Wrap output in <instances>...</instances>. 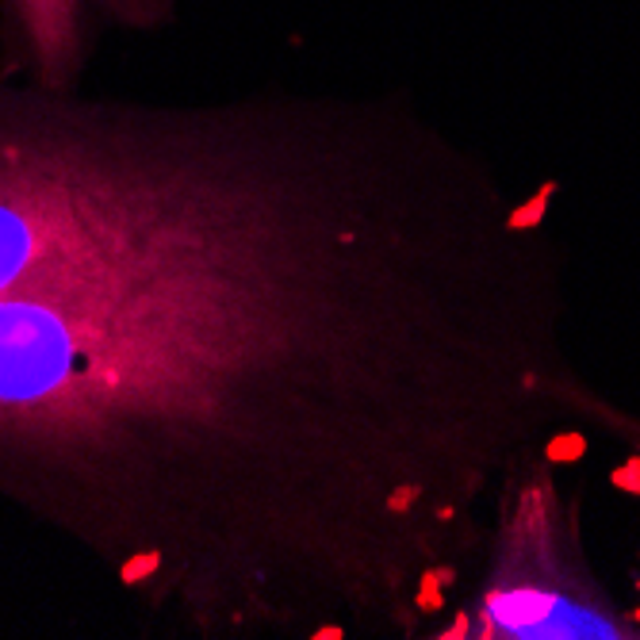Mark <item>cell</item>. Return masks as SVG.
Listing matches in <instances>:
<instances>
[{"mask_svg": "<svg viewBox=\"0 0 640 640\" xmlns=\"http://www.w3.org/2000/svg\"><path fill=\"white\" fill-rule=\"evenodd\" d=\"M406 135L0 296V506L196 640L414 636L460 587ZM476 488L468 480H456Z\"/></svg>", "mask_w": 640, "mask_h": 640, "instance_id": "6da1fadb", "label": "cell"}, {"mask_svg": "<svg viewBox=\"0 0 640 640\" xmlns=\"http://www.w3.org/2000/svg\"><path fill=\"white\" fill-rule=\"evenodd\" d=\"M176 0H0V73L43 93H81L111 35H153Z\"/></svg>", "mask_w": 640, "mask_h": 640, "instance_id": "7a4b0ae2", "label": "cell"}, {"mask_svg": "<svg viewBox=\"0 0 640 640\" xmlns=\"http://www.w3.org/2000/svg\"><path fill=\"white\" fill-rule=\"evenodd\" d=\"M613 483H618V488H625V491H640V456L625 460V464L613 472Z\"/></svg>", "mask_w": 640, "mask_h": 640, "instance_id": "3957f363", "label": "cell"}]
</instances>
